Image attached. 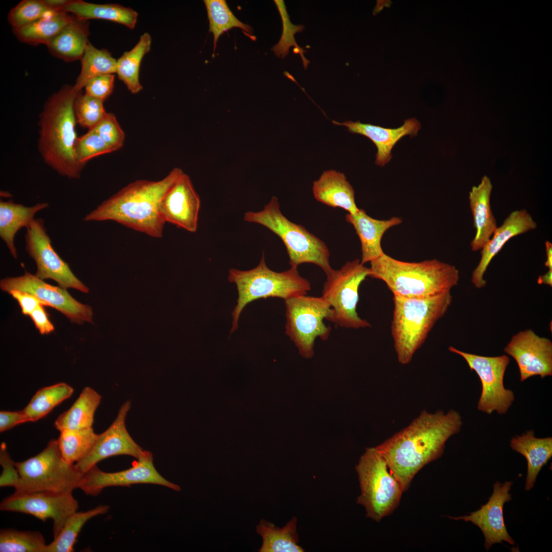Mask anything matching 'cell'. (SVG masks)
Segmentation results:
<instances>
[{
    "instance_id": "45",
    "label": "cell",
    "mask_w": 552,
    "mask_h": 552,
    "mask_svg": "<svg viewBox=\"0 0 552 552\" xmlns=\"http://www.w3.org/2000/svg\"><path fill=\"white\" fill-rule=\"evenodd\" d=\"M0 464L3 468L0 476L1 487H13L16 488L19 481V474L14 462L7 449L6 444L2 443L0 447Z\"/></svg>"
},
{
    "instance_id": "41",
    "label": "cell",
    "mask_w": 552,
    "mask_h": 552,
    "mask_svg": "<svg viewBox=\"0 0 552 552\" xmlns=\"http://www.w3.org/2000/svg\"><path fill=\"white\" fill-rule=\"evenodd\" d=\"M103 102L86 93H79L74 102L77 122L88 130L94 128L107 113Z\"/></svg>"
},
{
    "instance_id": "27",
    "label": "cell",
    "mask_w": 552,
    "mask_h": 552,
    "mask_svg": "<svg viewBox=\"0 0 552 552\" xmlns=\"http://www.w3.org/2000/svg\"><path fill=\"white\" fill-rule=\"evenodd\" d=\"M88 23L75 16L47 45L50 53L70 62L82 58L88 43Z\"/></svg>"
},
{
    "instance_id": "6",
    "label": "cell",
    "mask_w": 552,
    "mask_h": 552,
    "mask_svg": "<svg viewBox=\"0 0 552 552\" xmlns=\"http://www.w3.org/2000/svg\"><path fill=\"white\" fill-rule=\"evenodd\" d=\"M228 280L235 284L238 293L237 305L232 313L231 333L238 329L242 310L250 302L270 297L286 300L306 295L311 288L310 282L300 274L297 266H291L289 269L280 272L273 271L267 266L264 254L253 269H230Z\"/></svg>"
},
{
    "instance_id": "2",
    "label": "cell",
    "mask_w": 552,
    "mask_h": 552,
    "mask_svg": "<svg viewBox=\"0 0 552 552\" xmlns=\"http://www.w3.org/2000/svg\"><path fill=\"white\" fill-rule=\"evenodd\" d=\"M183 173L174 168L160 180L131 182L102 202L83 220L114 221L151 237L161 238L166 223L160 212L161 201Z\"/></svg>"
},
{
    "instance_id": "9",
    "label": "cell",
    "mask_w": 552,
    "mask_h": 552,
    "mask_svg": "<svg viewBox=\"0 0 552 552\" xmlns=\"http://www.w3.org/2000/svg\"><path fill=\"white\" fill-rule=\"evenodd\" d=\"M20 478L15 492L73 493L83 474L62 457L57 440H50L39 454L15 463Z\"/></svg>"
},
{
    "instance_id": "30",
    "label": "cell",
    "mask_w": 552,
    "mask_h": 552,
    "mask_svg": "<svg viewBox=\"0 0 552 552\" xmlns=\"http://www.w3.org/2000/svg\"><path fill=\"white\" fill-rule=\"evenodd\" d=\"M101 396L92 388L86 386L72 406L55 420V427L59 431L93 427L94 415Z\"/></svg>"
},
{
    "instance_id": "39",
    "label": "cell",
    "mask_w": 552,
    "mask_h": 552,
    "mask_svg": "<svg viewBox=\"0 0 552 552\" xmlns=\"http://www.w3.org/2000/svg\"><path fill=\"white\" fill-rule=\"evenodd\" d=\"M46 546L39 532L11 528L0 531L1 552H45Z\"/></svg>"
},
{
    "instance_id": "33",
    "label": "cell",
    "mask_w": 552,
    "mask_h": 552,
    "mask_svg": "<svg viewBox=\"0 0 552 552\" xmlns=\"http://www.w3.org/2000/svg\"><path fill=\"white\" fill-rule=\"evenodd\" d=\"M151 42L150 34L144 33L131 50L125 52L117 60L118 78L132 94H137L143 89L139 79L140 68L144 57L150 50Z\"/></svg>"
},
{
    "instance_id": "15",
    "label": "cell",
    "mask_w": 552,
    "mask_h": 552,
    "mask_svg": "<svg viewBox=\"0 0 552 552\" xmlns=\"http://www.w3.org/2000/svg\"><path fill=\"white\" fill-rule=\"evenodd\" d=\"M131 468L114 472H106L96 465L91 467L82 477L78 488L85 494L96 496L103 489L114 486L130 487L139 484L162 486L180 491L179 486L162 476L155 469L152 453L144 450Z\"/></svg>"
},
{
    "instance_id": "20",
    "label": "cell",
    "mask_w": 552,
    "mask_h": 552,
    "mask_svg": "<svg viewBox=\"0 0 552 552\" xmlns=\"http://www.w3.org/2000/svg\"><path fill=\"white\" fill-rule=\"evenodd\" d=\"M200 208L199 196L189 176L183 173L163 198L160 212L165 222L195 233Z\"/></svg>"
},
{
    "instance_id": "10",
    "label": "cell",
    "mask_w": 552,
    "mask_h": 552,
    "mask_svg": "<svg viewBox=\"0 0 552 552\" xmlns=\"http://www.w3.org/2000/svg\"><path fill=\"white\" fill-rule=\"evenodd\" d=\"M285 333L303 357L311 358L314 354L316 338L326 340L330 335L331 328L324 324V319L331 321L332 308L321 296H297L285 300Z\"/></svg>"
},
{
    "instance_id": "52",
    "label": "cell",
    "mask_w": 552,
    "mask_h": 552,
    "mask_svg": "<svg viewBox=\"0 0 552 552\" xmlns=\"http://www.w3.org/2000/svg\"><path fill=\"white\" fill-rule=\"evenodd\" d=\"M539 284H546L550 287L552 286V269H548V271L541 275H540L537 280Z\"/></svg>"
},
{
    "instance_id": "29",
    "label": "cell",
    "mask_w": 552,
    "mask_h": 552,
    "mask_svg": "<svg viewBox=\"0 0 552 552\" xmlns=\"http://www.w3.org/2000/svg\"><path fill=\"white\" fill-rule=\"evenodd\" d=\"M81 20L104 19L123 25L133 29L138 13L130 7L116 4H96L81 0L72 1L63 9Z\"/></svg>"
},
{
    "instance_id": "22",
    "label": "cell",
    "mask_w": 552,
    "mask_h": 552,
    "mask_svg": "<svg viewBox=\"0 0 552 552\" xmlns=\"http://www.w3.org/2000/svg\"><path fill=\"white\" fill-rule=\"evenodd\" d=\"M332 123L346 127L352 133L361 134L371 140L377 149L375 163L381 167L390 160L392 150L401 138L407 135L416 136L421 128L420 123L413 118L405 120L401 126L397 128H384L360 121L340 123L332 121Z\"/></svg>"
},
{
    "instance_id": "34",
    "label": "cell",
    "mask_w": 552,
    "mask_h": 552,
    "mask_svg": "<svg viewBox=\"0 0 552 552\" xmlns=\"http://www.w3.org/2000/svg\"><path fill=\"white\" fill-rule=\"evenodd\" d=\"M81 70L75 85L79 93L93 78L116 73L117 60L106 49H98L88 42L81 58Z\"/></svg>"
},
{
    "instance_id": "4",
    "label": "cell",
    "mask_w": 552,
    "mask_h": 552,
    "mask_svg": "<svg viewBox=\"0 0 552 552\" xmlns=\"http://www.w3.org/2000/svg\"><path fill=\"white\" fill-rule=\"evenodd\" d=\"M370 263L369 276L383 281L393 295L402 297H427L449 292L459 278L455 266L436 259L408 262L384 253Z\"/></svg>"
},
{
    "instance_id": "44",
    "label": "cell",
    "mask_w": 552,
    "mask_h": 552,
    "mask_svg": "<svg viewBox=\"0 0 552 552\" xmlns=\"http://www.w3.org/2000/svg\"><path fill=\"white\" fill-rule=\"evenodd\" d=\"M91 129L108 146L112 152L119 150L123 146L125 135L116 116L112 113L107 112L105 117Z\"/></svg>"
},
{
    "instance_id": "51",
    "label": "cell",
    "mask_w": 552,
    "mask_h": 552,
    "mask_svg": "<svg viewBox=\"0 0 552 552\" xmlns=\"http://www.w3.org/2000/svg\"><path fill=\"white\" fill-rule=\"evenodd\" d=\"M545 250L546 260L545 262V266L548 269H552V244L549 241H545Z\"/></svg>"
},
{
    "instance_id": "50",
    "label": "cell",
    "mask_w": 552,
    "mask_h": 552,
    "mask_svg": "<svg viewBox=\"0 0 552 552\" xmlns=\"http://www.w3.org/2000/svg\"><path fill=\"white\" fill-rule=\"evenodd\" d=\"M45 5L50 9L57 12H64V8L72 1L70 0H42Z\"/></svg>"
},
{
    "instance_id": "42",
    "label": "cell",
    "mask_w": 552,
    "mask_h": 552,
    "mask_svg": "<svg viewBox=\"0 0 552 552\" xmlns=\"http://www.w3.org/2000/svg\"><path fill=\"white\" fill-rule=\"evenodd\" d=\"M57 12L48 8L42 0H24L10 10L8 19L15 29Z\"/></svg>"
},
{
    "instance_id": "18",
    "label": "cell",
    "mask_w": 552,
    "mask_h": 552,
    "mask_svg": "<svg viewBox=\"0 0 552 552\" xmlns=\"http://www.w3.org/2000/svg\"><path fill=\"white\" fill-rule=\"evenodd\" d=\"M130 406L129 401L121 406L111 425L104 432L98 434L90 451L75 464L83 474L98 462L107 457L126 455L137 459L143 453L144 450L133 440L126 427V417Z\"/></svg>"
},
{
    "instance_id": "14",
    "label": "cell",
    "mask_w": 552,
    "mask_h": 552,
    "mask_svg": "<svg viewBox=\"0 0 552 552\" xmlns=\"http://www.w3.org/2000/svg\"><path fill=\"white\" fill-rule=\"evenodd\" d=\"M78 507V502L72 493L44 491L14 492L3 499L0 504L1 511L30 514L43 522L52 519L54 539Z\"/></svg>"
},
{
    "instance_id": "47",
    "label": "cell",
    "mask_w": 552,
    "mask_h": 552,
    "mask_svg": "<svg viewBox=\"0 0 552 552\" xmlns=\"http://www.w3.org/2000/svg\"><path fill=\"white\" fill-rule=\"evenodd\" d=\"M9 293L18 302L25 315H29L41 304H43L35 296L25 292L13 290Z\"/></svg>"
},
{
    "instance_id": "13",
    "label": "cell",
    "mask_w": 552,
    "mask_h": 552,
    "mask_svg": "<svg viewBox=\"0 0 552 552\" xmlns=\"http://www.w3.org/2000/svg\"><path fill=\"white\" fill-rule=\"evenodd\" d=\"M26 250L37 266L35 276L43 280L52 279L59 286L88 293L89 288L73 273L68 264L53 248L41 218L34 219L26 228Z\"/></svg>"
},
{
    "instance_id": "17",
    "label": "cell",
    "mask_w": 552,
    "mask_h": 552,
    "mask_svg": "<svg viewBox=\"0 0 552 552\" xmlns=\"http://www.w3.org/2000/svg\"><path fill=\"white\" fill-rule=\"evenodd\" d=\"M504 351L516 361L521 382L535 376L543 378L552 375V342L533 330L513 336Z\"/></svg>"
},
{
    "instance_id": "38",
    "label": "cell",
    "mask_w": 552,
    "mask_h": 552,
    "mask_svg": "<svg viewBox=\"0 0 552 552\" xmlns=\"http://www.w3.org/2000/svg\"><path fill=\"white\" fill-rule=\"evenodd\" d=\"M208 20L209 32L214 37V53L219 37L233 28L243 30L252 39L253 29L248 25L240 21L233 13L224 0H204Z\"/></svg>"
},
{
    "instance_id": "37",
    "label": "cell",
    "mask_w": 552,
    "mask_h": 552,
    "mask_svg": "<svg viewBox=\"0 0 552 552\" xmlns=\"http://www.w3.org/2000/svg\"><path fill=\"white\" fill-rule=\"evenodd\" d=\"M57 440L62 458L71 464H75L84 458L90 451L97 439L93 427L76 430L65 429L60 431Z\"/></svg>"
},
{
    "instance_id": "19",
    "label": "cell",
    "mask_w": 552,
    "mask_h": 552,
    "mask_svg": "<svg viewBox=\"0 0 552 552\" xmlns=\"http://www.w3.org/2000/svg\"><path fill=\"white\" fill-rule=\"evenodd\" d=\"M512 481L504 483L496 481L488 501L478 510L469 515L459 517H448L455 520L471 522L481 531L484 538V546L488 550L494 544L505 541L514 545L515 541L509 535L504 521L503 507L512 499L510 493Z\"/></svg>"
},
{
    "instance_id": "23",
    "label": "cell",
    "mask_w": 552,
    "mask_h": 552,
    "mask_svg": "<svg viewBox=\"0 0 552 552\" xmlns=\"http://www.w3.org/2000/svg\"><path fill=\"white\" fill-rule=\"evenodd\" d=\"M346 221L351 224L358 235L361 248V263L364 264L378 258L384 252L381 247L384 234L390 228L402 222L400 217L378 220L371 217L362 209L355 214L348 213Z\"/></svg>"
},
{
    "instance_id": "26",
    "label": "cell",
    "mask_w": 552,
    "mask_h": 552,
    "mask_svg": "<svg viewBox=\"0 0 552 552\" xmlns=\"http://www.w3.org/2000/svg\"><path fill=\"white\" fill-rule=\"evenodd\" d=\"M511 448L526 458L527 472L525 489H532L537 477L552 456V438H537L534 430L527 431L521 435H515L510 441Z\"/></svg>"
},
{
    "instance_id": "1",
    "label": "cell",
    "mask_w": 552,
    "mask_h": 552,
    "mask_svg": "<svg viewBox=\"0 0 552 552\" xmlns=\"http://www.w3.org/2000/svg\"><path fill=\"white\" fill-rule=\"evenodd\" d=\"M459 413L423 410L409 425L375 447L383 456L403 492L426 465L440 458L445 444L462 426Z\"/></svg>"
},
{
    "instance_id": "32",
    "label": "cell",
    "mask_w": 552,
    "mask_h": 552,
    "mask_svg": "<svg viewBox=\"0 0 552 552\" xmlns=\"http://www.w3.org/2000/svg\"><path fill=\"white\" fill-rule=\"evenodd\" d=\"M65 12L44 17L26 26L13 29L20 41L33 45H47L75 17Z\"/></svg>"
},
{
    "instance_id": "28",
    "label": "cell",
    "mask_w": 552,
    "mask_h": 552,
    "mask_svg": "<svg viewBox=\"0 0 552 552\" xmlns=\"http://www.w3.org/2000/svg\"><path fill=\"white\" fill-rule=\"evenodd\" d=\"M49 207L46 202L39 203L32 206H26L12 201L0 202V236L5 242L10 254L17 258L14 238L22 227L27 228L34 219L39 211Z\"/></svg>"
},
{
    "instance_id": "12",
    "label": "cell",
    "mask_w": 552,
    "mask_h": 552,
    "mask_svg": "<svg viewBox=\"0 0 552 552\" xmlns=\"http://www.w3.org/2000/svg\"><path fill=\"white\" fill-rule=\"evenodd\" d=\"M448 350L462 356L480 380L482 388L477 409L489 415L494 411L499 415L506 413L515 400L513 392L504 386V376L510 363L509 357L505 355L481 356L462 351L452 346L449 347Z\"/></svg>"
},
{
    "instance_id": "35",
    "label": "cell",
    "mask_w": 552,
    "mask_h": 552,
    "mask_svg": "<svg viewBox=\"0 0 552 552\" xmlns=\"http://www.w3.org/2000/svg\"><path fill=\"white\" fill-rule=\"evenodd\" d=\"M109 508L108 505H100L87 511L73 513L57 537L47 544L45 552L73 551L77 536L85 523L95 516L106 514Z\"/></svg>"
},
{
    "instance_id": "3",
    "label": "cell",
    "mask_w": 552,
    "mask_h": 552,
    "mask_svg": "<svg viewBox=\"0 0 552 552\" xmlns=\"http://www.w3.org/2000/svg\"><path fill=\"white\" fill-rule=\"evenodd\" d=\"M80 93L73 86L64 85L47 100L39 120L38 148L43 162L70 179L80 178L84 168L75 152L78 137L74 102Z\"/></svg>"
},
{
    "instance_id": "11",
    "label": "cell",
    "mask_w": 552,
    "mask_h": 552,
    "mask_svg": "<svg viewBox=\"0 0 552 552\" xmlns=\"http://www.w3.org/2000/svg\"><path fill=\"white\" fill-rule=\"evenodd\" d=\"M369 274V268L357 259L348 261L339 269H333L326 275L321 296L332 308V322L346 328L371 327L357 312L359 287Z\"/></svg>"
},
{
    "instance_id": "5",
    "label": "cell",
    "mask_w": 552,
    "mask_h": 552,
    "mask_svg": "<svg viewBox=\"0 0 552 552\" xmlns=\"http://www.w3.org/2000/svg\"><path fill=\"white\" fill-rule=\"evenodd\" d=\"M391 332L398 361L407 364L450 306V292L427 297L394 295Z\"/></svg>"
},
{
    "instance_id": "48",
    "label": "cell",
    "mask_w": 552,
    "mask_h": 552,
    "mask_svg": "<svg viewBox=\"0 0 552 552\" xmlns=\"http://www.w3.org/2000/svg\"><path fill=\"white\" fill-rule=\"evenodd\" d=\"M44 306L43 304H41L29 315L35 327L42 335L49 334L54 330V326L49 320Z\"/></svg>"
},
{
    "instance_id": "7",
    "label": "cell",
    "mask_w": 552,
    "mask_h": 552,
    "mask_svg": "<svg viewBox=\"0 0 552 552\" xmlns=\"http://www.w3.org/2000/svg\"><path fill=\"white\" fill-rule=\"evenodd\" d=\"M244 220L263 225L279 236L286 247L291 266L313 263L320 267L326 275L333 269L326 244L303 226L284 216L277 197L272 196L260 211L245 212Z\"/></svg>"
},
{
    "instance_id": "46",
    "label": "cell",
    "mask_w": 552,
    "mask_h": 552,
    "mask_svg": "<svg viewBox=\"0 0 552 552\" xmlns=\"http://www.w3.org/2000/svg\"><path fill=\"white\" fill-rule=\"evenodd\" d=\"M114 83L113 74H106L91 79L84 87L85 93L104 101L112 94Z\"/></svg>"
},
{
    "instance_id": "31",
    "label": "cell",
    "mask_w": 552,
    "mask_h": 552,
    "mask_svg": "<svg viewBox=\"0 0 552 552\" xmlns=\"http://www.w3.org/2000/svg\"><path fill=\"white\" fill-rule=\"evenodd\" d=\"M297 519L293 517L282 528L264 519L256 525V532L262 539L260 552H303L298 544L296 532Z\"/></svg>"
},
{
    "instance_id": "21",
    "label": "cell",
    "mask_w": 552,
    "mask_h": 552,
    "mask_svg": "<svg viewBox=\"0 0 552 552\" xmlns=\"http://www.w3.org/2000/svg\"><path fill=\"white\" fill-rule=\"evenodd\" d=\"M536 222L525 210H516L497 227L490 240L482 248L481 258L472 273L471 282L478 289L486 286L484 277L492 259L511 238L537 228Z\"/></svg>"
},
{
    "instance_id": "25",
    "label": "cell",
    "mask_w": 552,
    "mask_h": 552,
    "mask_svg": "<svg viewBox=\"0 0 552 552\" xmlns=\"http://www.w3.org/2000/svg\"><path fill=\"white\" fill-rule=\"evenodd\" d=\"M312 190L315 198L328 206L341 208L351 214L359 210L353 187L340 172L324 171L319 179L313 182Z\"/></svg>"
},
{
    "instance_id": "24",
    "label": "cell",
    "mask_w": 552,
    "mask_h": 552,
    "mask_svg": "<svg viewBox=\"0 0 552 552\" xmlns=\"http://www.w3.org/2000/svg\"><path fill=\"white\" fill-rule=\"evenodd\" d=\"M492 188L490 178L485 175L481 182L473 187L469 192L470 206L476 229L470 245L474 251L482 249L497 228L490 204Z\"/></svg>"
},
{
    "instance_id": "49",
    "label": "cell",
    "mask_w": 552,
    "mask_h": 552,
    "mask_svg": "<svg viewBox=\"0 0 552 552\" xmlns=\"http://www.w3.org/2000/svg\"><path fill=\"white\" fill-rule=\"evenodd\" d=\"M28 422L22 409L19 411L0 412V432L8 430L14 426Z\"/></svg>"
},
{
    "instance_id": "43",
    "label": "cell",
    "mask_w": 552,
    "mask_h": 552,
    "mask_svg": "<svg viewBox=\"0 0 552 552\" xmlns=\"http://www.w3.org/2000/svg\"><path fill=\"white\" fill-rule=\"evenodd\" d=\"M75 152L78 162L83 166L95 157L112 152L108 146L92 129L88 130L85 134L77 138Z\"/></svg>"
},
{
    "instance_id": "40",
    "label": "cell",
    "mask_w": 552,
    "mask_h": 552,
    "mask_svg": "<svg viewBox=\"0 0 552 552\" xmlns=\"http://www.w3.org/2000/svg\"><path fill=\"white\" fill-rule=\"evenodd\" d=\"M274 2L282 18L283 30L279 41L272 48L271 50L278 57L281 56V58H284L288 54L290 48L294 47V53H299L304 67L306 69L310 62L304 55V52H306V51L298 46L294 38L295 34L303 31L305 28L303 25H293L290 21L284 1L275 0Z\"/></svg>"
},
{
    "instance_id": "36",
    "label": "cell",
    "mask_w": 552,
    "mask_h": 552,
    "mask_svg": "<svg viewBox=\"0 0 552 552\" xmlns=\"http://www.w3.org/2000/svg\"><path fill=\"white\" fill-rule=\"evenodd\" d=\"M68 384L61 382L39 389L22 409L28 422L36 421L49 413L55 407L73 393Z\"/></svg>"
},
{
    "instance_id": "16",
    "label": "cell",
    "mask_w": 552,
    "mask_h": 552,
    "mask_svg": "<svg viewBox=\"0 0 552 552\" xmlns=\"http://www.w3.org/2000/svg\"><path fill=\"white\" fill-rule=\"evenodd\" d=\"M1 289L8 293L19 290L31 294L45 306L53 307L65 315L72 322L79 324L92 322L90 306L83 304L60 286L50 285L28 271L18 277H7L1 280Z\"/></svg>"
},
{
    "instance_id": "8",
    "label": "cell",
    "mask_w": 552,
    "mask_h": 552,
    "mask_svg": "<svg viewBox=\"0 0 552 552\" xmlns=\"http://www.w3.org/2000/svg\"><path fill=\"white\" fill-rule=\"evenodd\" d=\"M355 469L360 488L357 503L364 507L368 518L380 522L399 505L402 487L375 447L366 449Z\"/></svg>"
}]
</instances>
